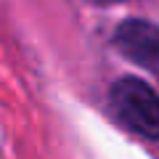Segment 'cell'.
<instances>
[{"label": "cell", "instance_id": "cell-1", "mask_svg": "<svg viewBox=\"0 0 159 159\" xmlns=\"http://www.w3.org/2000/svg\"><path fill=\"white\" fill-rule=\"evenodd\" d=\"M114 114L122 125L148 141H159V96L148 82L138 77H122L109 93Z\"/></svg>", "mask_w": 159, "mask_h": 159}, {"label": "cell", "instance_id": "cell-2", "mask_svg": "<svg viewBox=\"0 0 159 159\" xmlns=\"http://www.w3.org/2000/svg\"><path fill=\"white\" fill-rule=\"evenodd\" d=\"M114 45L141 69L159 74V27L143 19H127L114 32Z\"/></svg>", "mask_w": 159, "mask_h": 159}, {"label": "cell", "instance_id": "cell-3", "mask_svg": "<svg viewBox=\"0 0 159 159\" xmlns=\"http://www.w3.org/2000/svg\"><path fill=\"white\" fill-rule=\"evenodd\" d=\"M90 3H96V6H111V3H122V0H90Z\"/></svg>", "mask_w": 159, "mask_h": 159}]
</instances>
